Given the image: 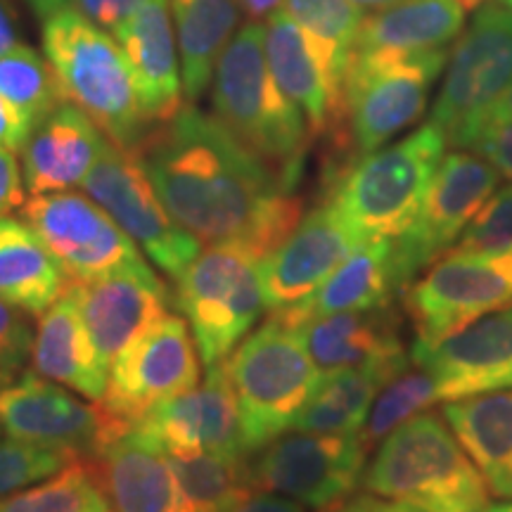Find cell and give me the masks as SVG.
Returning a JSON list of instances; mask_svg holds the SVG:
<instances>
[{
	"label": "cell",
	"mask_w": 512,
	"mask_h": 512,
	"mask_svg": "<svg viewBox=\"0 0 512 512\" xmlns=\"http://www.w3.org/2000/svg\"><path fill=\"white\" fill-rule=\"evenodd\" d=\"M510 88L512 8L484 3L448 53V69L430 121L448 145L467 150L482 136L491 110Z\"/></svg>",
	"instance_id": "ba28073f"
},
{
	"label": "cell",
	"mask_w": 512,
	"mask_h": 512,
	"mask_svg": "<svg viewBox=\"0 0 512 512\" xmlns=\"http://www.w3.org/2000/svg\"><path fill=\"white\" fill-rule=\"evenodd\" d=\"M437 401L439 394L432 375L418 366H413V370L406 368L375 399L373 411H370L366 425L361 430L363 441L368 446L377 444L389 432L396 430L406 420H411L413 415L427 411Z\"/></svg>",
	"instance_id": "e575fe53"
},
{
	"label": "cell",
	"mask_w": 512,
	"mask_h": 512,
	"mask_svg": "<svg viewBox=\"0 0 512 512\" xmlns=\"http://www.w3.org/2000/svg\"><path fill=\"white\" fill-rule=\"evenodd\" d=\"M512 245V185L494 192L448 252H491Z\"/></svg>",
	"instance_id": "74e56055"
},
{
	"label": "cell",
	"mask_w": 512,
	"mask_h": 512,
	"mask_svg": "<svg viewBox=\"0 0 512 512\" xmlns=\"http://www.w3.org/2000/svg\"><path fill=\"white\" fill-rule=\"evenodd\" d=\"M29 313L0 299V370L17 375L27 366L34 349L36 332L29 325Z\"/></svg>",
	"instance_id": "f35d334b"
},
{
	"label": "cell",
	"mask_w": 512,
	"mask_h": 512,
	"mask_svg": "<svg viewBox=\"0 0 512 512\" xmlns=\"http://www.w3.org/2000/svg\"><path fill=\"white\" fill-rule=\"evenodd\" d=\"M0 93L36 128L50 112L67 102L62 83L48 57L29 46H15L0 55Z\"/></svg>",
	"instance_id": "836d02e7"
},
{
	"label": "cell",
	"mask_w": 512,
	"mask_h": 512,
	"mask_svg": "<svg viewBox=\"0 0 512 512\" xmlns=\"http://www.w3.org/2000/svg\"><path fill=\"white\" fill-rule=\"evenodd\" d=\"M81 456L67 448L29 444V441H0V498L34 486L57 475Z\"/></svg>",
	"instance_id": "8d00e7d4"
},
{
	"label": "cell",
	"mask_w": 512,
	"mask_h": 512,
	"mask_svg": "<svg viewBox=\"0 0 512 512\" xmlns=\"http://www.w3.org/2000/svg\"><path fill=\"white\" fill-rule=\"evenodd\" d=\"M432 121L339 171L330 202L366 240H396L418 219L446 150Z\"/></svg>",
	"instance_id": "5b68a950"
},
{
	"label": "cell",
	"mask_w": 512,
	"mask_h": 512,
	"mask_svg": "<svg viewBox=\"0 0 512 512\" xmlns=\"http://www.w3.org/2000/svg\"><path fill=\"white\" fill-rule=\"evenodd\" d=\"M460 3L465 5V10H472V8H479V5H484V0H460Z\"/></svg>",
	"instance_id": "11a10c76"
},
{
	"label": "cell",
	"mask_w": 512,
	"mask_h": 512,
	"mask_svg": "<svg viewBox=\"0 0 512 512\" xmlns=\"http://www.w3.org/2000/svg\"><path fill=\"white\" fill-rule=\"evenodd\" d=\"M501 3L508 5V8H512V0H501Z\"/></svg>",
	"instance_id": "9f6ffc18"
},
{
	"label": "cell",
	"mask_w": 512,
	"mask_h": 512,
	"mask_svg": "<svg viewBox=\"0 0 512 512\" xmlns=\"http://www.w3.org/2000/svg\"><path fill=\"white\" fill-rule=\"evenodd\" d=\"M411 356L323 370L320 380L292 422V432L358 434L384 387L408 368Z\"/></svg>",
	"instance_id": "4316f807"
},
{
	"label": "cell",
	"mask_w": 512,
	"mask_h": 512,
	"mask_svg": "<svg viewBox=\"0 0 512 512\" xmlns=\"http://www.w3.org/2000/svg\"><path fill=\"white\" fill-rule=\"evenodd\" d=\"M368 448L361 432H294L256 451L249 477L254 491H271L323 512L354 496L366 472Z\"/></svg>",
	"instance_id": "7c38bea8"
},
{
	"label": "cell",
	"mask_w": 512,
	"mask_h": 512,
	"mask_svg": "<svg viewBox=\"0 0 512 512\" xmlns=\"http://www.w3.org/2000/svg\"><path fill=\"white\" fill-rule=\"evenodd\" d=\"M31 124L22 114L17 112L15 105H10L8 100L0 93V145L8 147L12 152H19L31 136Z\"/></svg>",
	"instance_id": "7bdbcfd3"
},
{
	"label": "cell",
	"mask_w": 512,
	"mask_h": 512,
	"mask_svg": "<svg viewBox=\"0 0 512 512\" xmlns=\"http://www.w3.org/2000/svg\"><path fill=\"white\" fill-rule=\"evenodd\" d=\"M366 242L330 200L302 216L283 245L259 261L268 311L302 302Z\"/></svg>",
	"instance_id": "ac0fdd59"
},
{
	"label": "cell",
	"mask_w": 512,
	"mask_h": 512,
	"mask_svg": "<svg viewBox=\"0 0 512 512\" xmlns=\"http://www.w3.org/2000/svg\"><path fill=\"white\" fill-rule=\"evenodd\" d=\"M176 283L178 306L207 368L226 361L266 309L259 259L240 245H209Z\"/></svg>",
	"instance_id": "9c48e42d"
},
{
	"label": "cell",
	"mask_w": 512,
	"mask_h": 512,
	"mask_svg": "<svg viewBox=\"0 0 512 512\" xmlns=\"http://www.w3.org/2000/svg\"><path fill=\"white\" fill-rule=\"evenodd\" d=\"M285 12L316 41L328 46L349 64L358 29L363 24V8L354 0H283Z\"/></svg>",
	"instance_id": "d590c367"
},
{
	"label": "cell",
	"mask_w": 512,
	"mask_h": 512,
	"mask_svg": "<svg viewBox=\"0 0 512 512\" xmlns=\"http://www.w3.org/2000/svg\"><path fill=\"white\" fill-rule=\"evenodd\" d=\"M505 306H512V245L446 252L406 287L415 344L422 347L439 344Z\"/></svg>",
	"instance_id": "30bf717a"
},
{
	"label": "cell",
	"mask_w": 512,
	"mask_h": 512,
	"mask_svg": "<svg viewBox=\"0 0 512 512\" xmlns=\"http://www.w3.org/2000/svg\"><path fill=\"white\" fill-rule=\"evenodd\" d=\"M15 46H19L15 12L10 8V0H0V55H5Z\"/></svg>",
	"instance_id": "bcb514c9"
},
{
	"label": "cell",
	"mask_w": 512,
	"mask_h": 512,
	"mask_svg": "<svg viewBox=\"0 0 512 512\" xmlns=\"http://www.w3.org/2000/svg\"><path fill=\"white\" fill-rule=\"evenodd\" d=\"M484 512H512V501L508 503H498V505H489Z\"/></svg>",
	"instance_id": "f5cc1de1"
},
{
	"label": "cell",
	"mask_w": 512,
	"mask_h": 512,
	"mask_svg": "<svg viewBox=\"0 0 512 512\" xmlns=\"http://www.w3.org/2000/svg\"><path fill=\"white\" fill-rule=\"evenodd\" d=\"M27 3L41 19H48L55 12L69 8V0H27Z\"/></svg>",
	"instance_id": "681fc988"
},
{
	"label": "cell",
	"mask_w": 512,
	"mask_h": 512,
	"mask_svg": "<svg viewBox=\"0 0 512 512\" xmlns=\"http://www.w3.org/2000/svg\"><path fill=\"white\" fill-rule=\"evenodd\" d=\"M183 93L195 102L214 79L223 50L240 24V0H171Z\"/></svg>",
	"instance_id": "1f68e13d"
},
{
	"label": "cell",
	"mask_w": 512,
	"mask_h": 512,
	"mask_svg": "<svg viewBox=\"0 0 512 512\" xmlns=\"http://www.w3.org/2000/svg\"><path fill=\"white\" fill-rule=\"evenodd\" d=\"M368 494L430 512H484L489 486L444 415L422 411L382 439L361 479Z\"/></svg>",
	"instance_id": "3957f363"
},
{
	"label": "cell",
	"mask_w": 512,
	"mask_h": 512,
	"mask_svg": "<svg viewBox=\"0 0 512 512\" xmlns=\"http://www.w3.org/2000/svg\"><path fill=\"white\" fill-rule=\"evenodd\" d=\"M22 221L55 256L69 285L143 261L136 240L98 202L79 192L31 195L22 204Z\"/></svg>",
	"instance_id": "9a60e30c"
},
{
	"label": "cell",
	"mask_w": 512,
	"mask_h": 512,
	"mask_svg": "<svg viewBox=\"0 0 512 512\" xmlns=\"http://www.w3.org/2000/svg\"><path fill=\"white\" fill-rule=\"evenodd\" d=\"M200 384V351L188 320L166 313L112 363L102 408L133 427L171 396Z\"/></svg>",
	"instance_id": "5bb4252c"
},
{
	"label": "cell",
	"mask_w": 512,
	"mask_h": 512,
	"mask_svg": "<svg viewBox=\"0 0 512 512\" xmlns=\"http://www.w3.org/2000/svg\"><path fill=\"white\" fill-rule=\"evenodd\" d=\"M441 415L491 494L512 501V389L451 401Z\"/></svg>",
	"instance_id": "f546056e"
},
{
	"label": "cell",
	"mask_w": 512,
	"mask_h": 512,
	"mask_svg": "<svg viewBox=\"0 0 512 512\" xmlns=\"http://www.w3.org/2000/svg\"><path fill=\"white\" fill-rule=\"evenodd\" d=\"M81 188L169 278H181L200 254V240L178 226L159 200L138 150H126L107 138Z\"/></svg>",
	"instance_id": "8fae6325"
},
{
	"label": "cell",
	"mask_w": 512,
	"mask_h": 512,
	"mask_svg": "<svg viewBox=\"0 0 512 512\" xmlns=\"http://www.w3.org/2000/svg\"><path fill=\"white\" fill-rule=\"evenodd\" d=\"M387 508L389 503L380 501V496H373L366 491V494L344 498L342 503L332 505V508L323 512H387Z\"/></svg>",
	"instance_id": "f6af8a7d"
},
{
	"label": "cell",
	"mask_w": 512,
	"mask_h": 512,
	"mask_svg": "<svg viewBox=\"0 0 512 512\" xmlns=\"http://www.w3.org/2000/svg\"><path fill=\"white\" fill-rule=\"evenodd\" d=\"M475 150L498 174L512 181V119L486 128L475 143Z\"/></svg>",
	"instance_id": "60d3db41"
},
{
	"label": "cell",
	"mask_w": 512,
	"mask_h": 512,
	"mask_svg": "<svg viewBox=\"0 0 512 512\" xmlns=\"http://www.w3.org/2000/svg\"><path fill=\"white\" fill-rule=\"evenodd\" d=\"M401 292L394 266V240H366L335 273L302 302L273 311L271 318L299 330L311 320L392 304Z\"/></svg>",
	"instance_id": "cb8c5ba5"
},
{
	"label": "cell",
	"mask_w": 512,
	"mask_h": 512,
	"mask_svg": "<svg viewBox=\"0 0 512 512\" xmlns=\"http://www.w3.org/2000/svg\"><path fill=\"white\" fill-rule=\"evenodd\" d=\"M358 8H373V10H382L389 8V5L401 3V0H354Z\"/></svg>",
	"instance_id": "f907efd6"
},
{
	"label": "cell",
	"mask_w": 512,
	"mask_h": 512,
	"mask_svg": "<svg viewBox=\"0 0 512 512\" xmlns=\"http://www.w3.org/2000/svg\"><path fill=\"white\" fill-rule=\"evenodd\" d=\"M107 136L74 102H64L38 124L22 147V176L31 195L72 190L98 162Z\"/></svg>",
	"instance_id": "603a6c76"
},
{
	"label": "cell",
	"mask_w": 512,
	"mask_h": 512,
	"mask_svg": "<svg viewBox=\"0 0 512 512\" xmlns=\"http://www.w3.org/2000/svg\"><path fill=\"white\" fill-rule=\"evenodd\" d=\"M136 150L171 219L204 245H240L261 261L302 221L294 188L197 107Z\"/></svg>",
	"instance_id": "6da1fadb"
},
{
	"label": "cell",
	"mask_w": 512,
	"mask_h": 512,
	"mask_svg": "<svg viewBox=\"0 0 512 512\" xmlns=\"http://www.w3.org/2000/svg\"><path fill=\"white\" fill-rule=\"evenodd\" d=\"M448 48L422 55H351L342 117L332 136L351 162L380 150L427 110Z\"/></svg>",
	"instance_id": "52a82bcc"
},
{
	"label": "cell",
	"mask_w": 512,
	"mask_h": 512,
	"mask_svg": "<svg viewBox=\"0 0 512 512\" xmlns=\"http://www.w3.org/2000/svg\"><path fill=\"white\" fill-rule=\"evenodd\" d=\"M114 41L124 50L147 121L174 119L183 110L185 93L171 0H145Z\"/></svg>",
	"instance_id": "7402d4cb"
},
{
	"label": "cell",
	"mask_w": 512,
	"mask_h": 512,
	"mask_svg": "<svg viewBox=\"0 0 512 512\" xmlns=\"http://www.w3.org/2000/svg\"><path fill=\"white\" fill-rule=\"evenodd\" d=\"M69 287L107 375L121 351L166 316V287L145 259Z\"/></svg>",
	"instance_id": "44dd1931"
},
{
	"label": "cell",
	"mask_w": 512,
	"mask_h": 512,
	"mask_svg": "<svg viewBox=\"0 0 512 512\" xmlns=\"http://www.w3.org/2000/svg\"><path fill=\"white\" fill-rule=\"evenodd\" d=\"M501 174L482 155L456 150L441 159L418 219L394 240V266L401 290L456 245L477 211L496 192Z\"/></svg>",
	"instance_id": "4fadbf2b"
},
{
	"label": "cell",
	"mask_w": 512,
	"mask_h": 512,
	"mask_svg": "<svg viewBox=\"0 0 512 512\" xmlns=\"http://www.w3.org/2000/svg\"><path fill=\"white\" fill-rule=\"evenodd\" d=\"M0 427L10 439L67 448L79 456H98L107 441L128 430L100 401H81L38 373H24L0 389Z\"/></svg>",
	"instance_id": "2e32d148"
},
{
	"label": "cell",
	"mask_w": 512,
	"mask_h": 512,
	"mask_svg": "<svg viewBox=\"0 0 512 512\" xmlns=\"http://www.w3.org/2000/svg\"><path fill=\"white\" fill-rule=\"evenodd\" d=\"M69 3L79 15L91 19L95 27L105 29L114 38L145 0H69Z\"/></svg>",
	"instance_id": "ab89813d"
},
{
	"label": "cell",
	"mask_w": 512,
	"mask_h": 512,
	"mask_svg": "<svg viewBox=\"0 0 512 512\" xmlns=\"http://www.w3.org/2000/svg\"><path fill=\"white\" fill-rule=\"evenodd\" d=\"M24 204V176L19 174L15 152L0 145V216Z\"/></svg>",
	"instance_id": "b9f144b4"
},
{
	"label": "cell",
	"mask_w": 512,
	"mask_h": 512,
	"mask_svg": "<svg viewBox=\"0 0 512 512\" xmlns=\"http://www.w3.org/2000/svg\"><path fill=\"white\" fill-rule=\"evenodd\" d=\"M228 380L238 396L247 453H256L292 430L323 370L302 335L268 318L226 358Z\"/></svg>",
	"instance_id": "8992f818"
},
{
	"label": "cell",
	"mask_w": 512,
	"mask_h": 512,
	"mask_svg": "<svg viewBox=\"0 0 512 512\" xmlns=\"http://www.w3.org/2000/svg\"><path fill=\"white\" fill-rule=\"evenodd\" d=\"M128 430L140 432L171 458L197 453L247 456L238 396L223 361L207 368L202 384L159 403Z\"/></svg>",
	"instance_id": "e0dca14e"
},
{
	"label": "cell",
	"mask_w": 512,
	"mask_h": 512,
	"mask_svg": "<svg viewBox=\"0 0 512 512\" xmlns=\"http://www.w3.org/2000/svg\"><path fill=\"white\" fill-rule=\"evenodd\" d=\"M266 57L278 86L302 110L311 136L335 131L349 64L299 27L283 8L266 17Z\"/></svg>",
	"instance_id": "d6986e66"
},
{
	"label": "cell",
	"mask_w": 512,
	"mask_h": 512,
	"mask_svg": "<svg viewBox=\"0 0 512 512\" xmlns=\"http://www.w3.org/2000/svg\"><path fill=\"white\" fill-rule=\"evenodd\" d=\"M69 280L41 238L24 221L0 216V299L41 316L67 292Z\"/></svg>",
	"instance_id": "4dcf8cb0"
},
{
	"label": "cell",
	"mask_w": 512,
	"mask_h": 512,
	"mask_svg": "<svg viewBox=\"0 0 512 512\" xmlns=\"http://www.w3.org/2000/svg\"><path fill=\"white\" fill-rule=\"evenodd\" d=\"M465 27L460 0H401L363 17L351 55H422L448 48Z\"/></svg>",
	"instance_id": "83f0119b"
},
{
	"label": "cell",
	"mask_w": 512,
	"mask_h": 512,
	"mask_svg": "<svg viewBox=\"0 0 512 512\" xmlns=\"http://www.w3.org/2000/svg\"><path fill=\"white\" fill-rule=\"evenodd\" d=\"M95 458L114 512H181L169 456L140 432L117 434Z\"/></svg>",
	"instance_id": "d4e9b609"
},
{
	"label": "cell",
	"mask_w": 512,
	"mask_h": 512,
	"mask_svg": "<svg viewBox=\"0 0 512 512\" xmlns=\"http://www.w3.org/2000/svg\"><path fill=\"white\" fill-rule=\"evenodd\" d=\"M0 430H3V427H0Z\"/></svg>",
	"instance_id": "6f0895ef"
},
{
	"label": "cell",
	"mask_w": 512,
	"mask_h": 512,
	"mask_svg": "<svg viewBox=\"0 0 512 512\" xmlns=\"http://www.w3.org/2000/svg\"><path fill=\"white\" fill-rule=\"evenodd\" d=\"M230 512H306L302 503L292 498L271 494V491H252Z\"/></svg>",
	"instance_id": "ee69618b"
},
{
	"label": "cell",
	"mask_w": 512,
	"mask_h": 512,
	"mask_svg": "<svg viewBox=\"0 0 512 512\" xmlns=\"http://www.w3.org/2000/svg\"><path fill=\"white\" fill-rule=\"evenodd\" d=\"M411 361L432 375L444 403L512 389V306L432 347L413 342Z\"/></svg>",
	"instance_id": "ffe728a7"
},
{
	"label": "cell",
	"mask_w": 512,
	"mask_h": 512,
	"mask_svg": "<svg viewBox=\"0 0 512 512\" xmlns=\"http://www.w3.org/2000/svg\"><path fill=\"white\" fill-rule=\"evenodd\" d=\"M43 50L67 100L81 107L112 143L136 150L150 121L119 43L74 8H64L43 19Z\"/></svg>",
	"instance_id": "277c9868"
},
{
	"label": "cell",
	"mask_w": 512,
	"mask_h": 512,
	"mask_svg": "<svg viewBox=\"0 0 512 512\" xmlns=\"http://www.w3.org/2000/svg\"><path fill=\"white\" fill-rule=\"evenodd\" d=\"M12 382H15V375H10V373H5V370H0V389L8 387V384H12Z\"/></svg>",
	"instance_id": "db71d44e"
},
{
	"label": "cell",
	"mask_w": 512,
	"mask_h": 512,
	"mask_svg": "<svg viewBox=\"0 0 512 512\" xmlns=\"http://www.w3.org/2000/svg\"><path fill=\"white\" fill-rule=\"evenodd\" d=\"M214 117L290 188H297L313 138L302 110L268 67L266 24L249 22L223 50L214 72Z\"/></svg>",
	"instance_id": "7a4b0ae2"
},
{
	"label": "cell",
	"mask_w": 512,
	"mask_h": 512,
	"mask_svg": "<svg viewBox=\"0 0 512 512\" xmlns=\"http://www.w3.org/2000/svg\"><path fill=\"white\" fill-rule=\"evenodd\" d=\"M280 3H283V0H240V8L245 10L254 22H259V19H266L271 12L278 10Z\"/></svg>",
	"instance_id": "7dc6e473"
},
{
	"label": "cell",
	"mask_w": 512,
	"mask_h": 512,
	"mask_svg": "<svg viewBox=\"0 0 512 512\" xmlns=\"http://www.w3.org/2000/svg\"><path fill=\"white\" fill-rule=\"evenodd\" d=\"M297 332L320 370L354 368L408 356L403 351L392 304L311 320Z\"/></svg>",
	"instance_id": "f1b7e54d"
},
{
	"label": "cell",
	"mask_w": 512,
	"mask_h": 512,
	"mask_svg": "<svg viewBox=\"0 0 512 512\" xmlns=\"http://www.w3.org/2000/svg\"><path fill=\"white\" fill-rule=\"evenodd\" d=\"M387 512H430L425 508H418V505H411V503H389Z\"/></svg>",
	"instance_id": "816d5d0a"
},
{
	"label": "cell",
	"mask_w": 512,
	"mask_h": 512,
	"mask_svg": "<svg viewBox=\"0 0 512 512\" xmlns=\"http://www.w3.org/2000/svg\"><path fill=\"white\" fill-rule=\"evenodd\" d=\"M0 512H114L100 470L74 460L57 475L0 498Z\"/></svg>",
	"instance_id": "d6a6232c"
},
{
	"label": "cell",
	"mask_w": 512,
	"mask_h": 512,
	"mask_svg": "<svg viewBox=\"0 0 512 512\" xmlns=\"http://www.w3.org/2000/svg\"><path fill=\"white\" fill-rule=\"evenodd\" d=\"M34 373L74 389L81 396L102 401L107 387V370L102 368L98 351L72 287L38 316L34 349H31Z\"/></svg>",
	"instance_id": "484cf974"
},
{
	"label": "cell",
	"mask_w": 512,
	"mask_h": 512,
	"mask_svg": "<svg viewBox=\"0 0 512 512\" xmlns=\"http://www.w3.org/2000/svg\"><path fill=\"white\" fill-rule=\"evenodd\" d=\"M512 119V88L508 93H505V98L498 102V105L494 107V110H491V114H489V119H486V126H484V131L486 128H491V126H496V124H503V121H510ZM482 131V133H484ZM479 140V138H477ZM475 147V145H472Z\"/></svg>",
	"instance_id": "c3c4849f"
}]
</instances>
